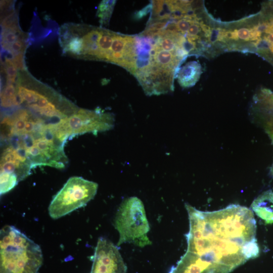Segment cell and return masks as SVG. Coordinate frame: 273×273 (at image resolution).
<instances>
[{
	"label": "cell",
	"mask_w": 273,
	"mask_h": 273,
	"mask_svg": "<svg viewBox=\"0 0 273 273\" xmlns=\"http://www.w3.org/2000/svg\"><path fill=\"white\" fill-rule=\"evenodd\" d=\"M185 207L190 223L187 250L168 273H229L258 256L251 210L235 204L210 212L187 203Z\"/></svg>",
	"instance_id": "1"
},
{
	"label": "cell",
	"mask_w": 273,
	"mask_h": 273,
	"mask_svg": "<svg viewBox=\"0 0 273 273\" xmlns=\"http://www.w3.org/2000/svg\"><path fill=\"white\" fill-rule=\"evenodd\" d=\"M58 123H48L38 118L32 130L3 134L2 137L6 145L27 159L32 168L40 165L63 168L68 161L64 151L66 141L58 132Z\"/></svg>",
	"instance_id": "2"
},
{
	"label": "cell",
	"mask_w": 273,
	"mask_h": 273,
	"mask_svg": "<svg viewBox=\"0 0 273 273\" xmlns=\"http://www.w3.org/2000/svg\"><path fill=\"white\" fill-rule=\"evenodd\" d=\"M38 245L12 225L0 232V273H37L42 263Z\"/></svg>",
	"instance_id": "3"
},
{
	"label": "cell",
	"mask_w": 273,
	"mask_h": 273,
	"mask_svg": "<svg viewBox=\"0 0 273 273\" xmlns=\"http://www.w3.org/2000/svg\"><path fill=\"white\" fill-rule=\"evenodd\" d=\"M119 234L117 246L129 243L144 247L152 244L147 236L150 226L144 204L136 197L126 199L120 205L114 219Z\"/></svg>",
	"instance_id": "4"
},
{
	"label": "cell",
	"mask_w": 273,
	"mask_h": 273,
	"mask_svg": "<svg viewBox=\"0 0 273 273\" xmlns=\"http://www.w3.org/2000/svg\"><path fill=\"white\" fill-rule=\"evenodd\" d=\"M96 183L80 176L69 178L54 197L48 208L50 216L58 219L85 206L96 195Z\"/></svg>",
	"instance_id": "5"
},
{
	"label": "cell",
	"mask_w": 273,
	"mask_h": 273,
	"mask_svg": "<svg viewBox=\"0 0 273 273\" xmlns=\"http://www.w3.org/2000/svg\"><path fill=\"white\" fill-rule=\"evenodd\" d=\"M114 118L112 114L97 110L80 109L71 116L58 123L60 134L66 140L71 136L104 131L112 129Z\"/></svg>",
	"instance_id": "6"
},
{
	"label": "cell",
	"mask_w": 273,
	"mask_h": 273,
	"mask_svg": "<svg viewBox=\"0 0 273 273\" xmlns=\"http://www.w3.org/2000/svg\"><path fill=\"white\" fill-rule=\"evenodd\" d=\"M126 271L127 266L117 246L109 240L99 238L90 273H126Z\"/></svg>",
	"instance_id": "7"
},
{
	"label": "cell",
	"mask_w": 273,
	"mask_h": 273,
	"mask_svg": "<svg viewBox=\"0 0 273 273\" xmlns=\"http://www.w3.org/2000/svg\"><path fill=\"white\" fill-rule=\"evenodd\" d=\"M255 214L267 223L273 222V192L269 190L257 197L251 204Z\"/></svg>",
	"instance_id": "8"
},
{
	"label": "cell",
	"mask_w": 273,
	"mask_h": 273,
	"mask_svg": "<svg viewBox=\"0 0 273 273\" xmlns=\"http://www.w3.org/2000/svg\"><path fill=\"white\" fill-rule=\"evenodd\" d=\"M201 73L200 64L197 61H191L180 69L177 74V81L182 87H190L198 81Z\"/></svg>",
	"instance_id": "9"
},
{
	"label": "cell",
	"mask_w": 273,
	"mask_h": 273,
	"mask_svg": "<svg viewBox=\"0 0 273 273\" xmlns=\"http://www.w3.org/2000/svg\"><path fill=\"white\" fill-rule=\"evenodd\" d=\"M114 34L108 31L100 30V36L97 42L99 50L97 59L110 61Z\"/></svg>",
	"instance_id": "10"
},
{
	"label": "cell",
	"mask_w": 273,
	"mask_h": 273,
	"mask_svg": "<svg viewBox=\"0 0 273 273\" xmlns=\"http://www.w3.org/2000/svg\"><path fill=\"white\" fill-rule=\"evenodd\" d=\"M115 3L114 1H102L99 7V17L102 19H109Z\"/></svg>",
	"instance_id": "11"
},
{
	"label": "cell",
	"mask_w": 273,
	"mask_h": 273,
	"mask_svg": "<svg viewBox=\"0 0 273 273\" xmlns=\"http://www.w3.org/2000/svg\"><path fill=\"white\" fill-rule=\"evenodd\" d=\"M67 50L71 53L79 55L82 53L83 40L82 38L75 37L70 39L67 45Z\"/></svg>",
	"instance_id": "12"
},
{
	"label": "cell",
	"mask_w": 273,
	"mask_h": 273,
	"mask_svg": "<svg viewBox=\"0 0 273 273\" xmlns=\"http://www.w3.org/2000/svg\"><path fill=\"white\" fill-rule=\"evenodd\" d=\"M6 65H12L19 70H24L25 66L23 53H20L14 56L12 59H6Z\"/></svg>",
	"instance_id": "13"
},
{
	"label": "cell",
	"mask_w": 273,
	"mask_h": 273,
	"mask_svg": "<svg viewBox=\"0 0 273 273\" xmlns=\"http://www.w3.org/2000/svg\"><path fill=\"white\" fill-rule=\"evenodd\" d=\"M25 47V42L22 38H19L13 43L9 45L5 49L15 56L22 53Z\"/></svg>",
	"instance_id": "14"
},
{
	"label": "cell",
	"mask_w": 273,
	"mask_h": 273,
	"mask_svg": "<svg viewBox=\"0 0 273 273\" xmlns=\"http://www.w3.org/2000/svg\"><path fill=\"white\" fill-rule=\"evenodd\" d=\"M16 14L14 12L7 16L2 22V26L5 29L19 28L17 25Z\"/></svg>",
	"instance_id": "15"
},
{
	"label": "cell",
	"mask_w": 273,
	"mask_h": 273,
	"mask_svg": "<svg viewBox=\"0 0 273 273\" xmlns=\"http://www.w3.org/2000/svg\"><path fill=\"white\" fill-rule=\"evenodd\" d=\"M198 20L199 19L191 20L186 18H182L179 19L176 23L178 31L181 32V33L183 34L187 33L190 25L195 21Z\"/></svg>",
	"instance_id": "16"
},
{
	"label": "cell",
	"mask_w": 273,
	"mask_h": 273,
	"mask_svg": "<svg viewBox=\"0 0 273 273\" xmlns=\"http://www.w3.org/2000/svg\"><path fill=\"white\" fill-rule=\"evenodd\" d=\"M4 69L7 74V84H13L17 74V69L12 65H7Z\"/></svg>",
	"instance_id": "17"
},
{
	"label": "cell",
	"mask_w": 273,
	"mask_h": 273,
	"mask_svg": "<svg viewBox=\"0 0 273 273\" xmlns=\"http://www.w3.org/2000/svg\"><path fill=\"white\" fill-rule=\"evenodd\" d=\"M236 30L238 39L246 41L251 40V28H242Z\"/></svg>",
	"instance_id": "18"
},
{
	"label": "cell",
	"mask_w": 273,
	"mask_h": 273,
	"mask_svg": "<svg viewBox=\"0 0 273 273\" xmlns=\"http://www.w3.org/2000/svg\"><path fill=\"white\" fill-rule=\"evenodd\" d=\"M151 9H152V5L151 4L146 7L143 10L138 12L136 15V17L138 18H142L144 15H146Z\"/></svg>",
	"instance_id": "19"
},
{
	"label": "cell",
	"mask_w": 273,
	"mask_h": 273,
	"mask_svg": "<svg viewBox=\"0 0 273 273\" xmlns=\"http://www.w3.org/2000/svg\"><path fill=\"white\" fill-rule=\"evenodd\" d=\"M264 39L269 44V47H273V33H266Z\"/></svg>",
	"instance_id": "20"
},
{
	"label": "cell",
	"mask_w": 273,
	"mask_h": 273,
	"mask_svg": "<svg viewBox=\"0 0 273 273\" xmlns=\"http://www.w3.org/2000/svg\"><path fill=\"white\" fill-rule=\"evenodd\" d=\"M270 174L271 175L273 176V164L272 165V166L271 167V169H270Z\"/></svg>",
	"instance_id": "21"
}]
</instances>
